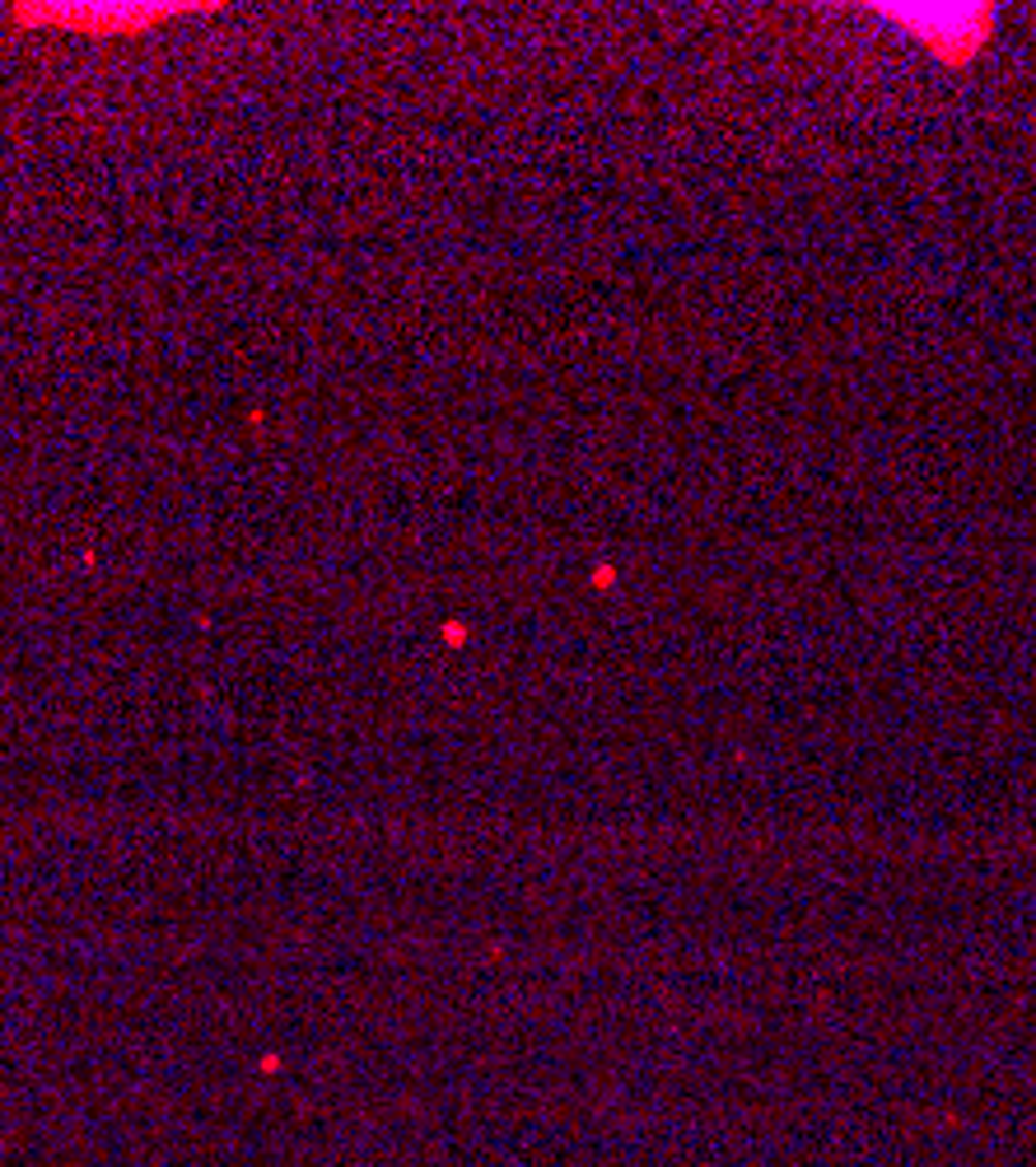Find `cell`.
I'll use <instances>...</instances> for the list:
<instances>
[{
    "label": "cell",
    "mask_w": 1036,
    "mask_h": 1167,
    "mask_svg": "<svg viewBox=\"0 0 1036 1167\" xmlns=\"http://www.w3.org/2000/svg\"><path fill=\"white\" fill-rule=\"evenodd\" d=\"M924 14H930V20L920 24V33L939 52H948V57H971L976 42L985 38V29H989L985 10H924Z\"/></svg>",
    "instance_id": "obj_1"
}]
</instances>
